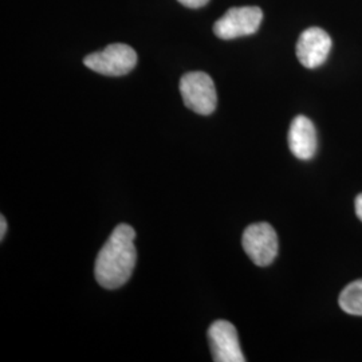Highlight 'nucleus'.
<instances>
[{"label":"nucleus","instance_id":"obj_3","mask_svg":"<svg viewBox=\"0 0 362 362\" xmlns=\"http://www.w3.org/2000/svg\"><path fill=\"white\" fill-rule=\"evenodd\" d=\"M83 64L103 76L121 77L127 76L137 65V52L125 43H113L103 52L89 54Z\"/></svg>","mask_w":362,"mask_h":362},{"label":"nucleus","instance_id":"obj_12","mask_svg":"<svg viewBox=\"0 0 362 362\" xmlns=\"http://www.w3.org/2000/svg\"><path fill=\"white\" fill-rule=\"evenodd\" d=\"M6 231H7V221H6V218L1 215L0 216V240H3Z\"/></svg>","mask_w":362,"mask_h":362},{"label":"nucleus","instance_id":"obj_1","mask_svg":"<svg viewBox=\"0 0 362 362\" xmlns=\"http://www.w3.org/2000/svg\"><path fill=\"white\" fill-rule=\"evenodd\" d=\"M136 231L129 224H119L109 236L95 259L94 275L98 285L116 290L125 285L136 267Z\"/></svg>","mask_w":362,"mask_h":362},{"label":"nucleus","instance_id":"obj_7","mask_svg":"<svg viewBox=\"0 0 362 362\" xmlns=\"http://www.w3.org/2000/svg\"><path fill=\"white\" fill-rule=\"evenodd\" d=\"M330 50L332 38L320 27H310L305 30L298 39V59L306 69H317L324 65Z\"/></svg>","mask_w":362,"mask_h":362},{"label":"nucleus","instance_id":"obj_10","mask_svg":"<svg viewBox=\"0 0 362 362\" xmlns=\"http://www.w3.org/2000/svg\"><path fill=\"white\" fill-rule=\"evenodd\" d=\"M182 6L188 7V8H202L206 4H208L209 0H177Z\"/></svg>","mask_w":362,"mask_h":362},{"label":"nucleus","instance_id":"obj_2","mask_svg":"<svg viewBox=\"0 0 362 362\" xmlns=\"http://www.w3.org/2000/svg\"><path fill=\"white\" fill-rule=\"evenodd\" d=\"M180 93L184 105L202 116H209L215 112L218 105L216 88L209 77L203 71H191L181 77Z\"/></svg>","mask_w":362,"mask_h":362},{"label":"nucleus","instance_id":"obj_6","mask_svg":"<svg viewBox=\"0 0 362 362\" xmlns=\"http://www.w3.org/2000/svg\"><path fill=\"white\" fill-rule=\"evenodd\" d=\"M208 341L214 361L245 362L246 358L240 349L238 332L228 321H215L208 329Z\"/></svg>","mask_w":362,"mask_h":362},{"label":"nucleus","instance_id":"obj_11","mask_svg":"<svg viewBox=\"0 0 362 362\" xmlns=\"http://www.w3.org/2000/svg\"><path fill=\"white\" fill-rule=\"evenodd\" d=\"M354 207H356V214H357V218L362 221V194H358L356 197V203H354Z\"/></svg>","mask_w":362,"mask_h":362},{"label":"nucleus","instance_id":"obj_4","mask_svg":"<svg viewBox=\"0 0 362 362\" xmlns=\"http://www.w3.org/2000/svg\"><path fill=\"white\" fill-rule=\"evenodd\" d=\"M263 21V11L255 6L233 7L214 26L215 35L224 40L255 34Z\"/></svg>","mask_w":362,"mask_h":362},{"label":"nucleus","instance_id":"obj_9","mask_svg":"<svg viewBox=\"0 0 362 362\" xmlns=\"http://www.w3.org/2000/svg\"><path fill=\"white\" fill-rule=\"evenodd\" d=\"M341 309L350 315L362 317V279L346 286L338 298Z\"/></svg>","mask_w":362,"mask_h":362},{"label":"nucleus","instance_id":"obj_5","mask_svg":"<svg viewBox=\"0 0 362 362\" xmlns=\"http://www.w3.org/2000/svg\"><path fill=\"white\" fill-rule=\"evenodd\" d=\"M242 245L250 259L259 266H270L278 255V236L269 223H255L246 228Z\"/></svg>","mask_w":362,"mask_h":362},{"label":"nucleus","instance_id":"obj_8","mask_svg":"<svg viewBox=\"0 0 362 362\" xmlns=\"http://www.w3.org/2000/svg\"><path fill=\"white\" fill-rule=\"evenodd\" d=\"M288 148L299 160H310L317 152V130L308 117L297 116L288 129Z\"/></svg>","mask_w":362,"mask_h":362}]
</instances>
